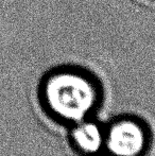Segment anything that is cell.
I'll return each mask as SVG.
<instances>
[{"label": "cell", "instance_id": "obj_1", "mask_svg": "<svg viewBox=\"0 0 155 156\" xmlns=\"http://www.w3.org/2000/svg\"><path fill=\"white\" fill-rule=\"evenodd\" d=\"M41 91L50 112L72 123L87 119L100 100V85L95 76L75 65L50 70L41 82Z\"/></svg>", "mask_w": 155, "mask_h": 156}, {"label": "cell", "instance_id": "obj_2", "mask_svg": "<svg viewBox=\"0 0 155 156\" xmlns=\"http://www.w3.org/2000/svg\"><path fill=\"white\" fill-rule=\"evenodd\" d=\"M148 132L134 119H120L104 133V147L112 156H140L147 149Z\"/></svg>", "mask_w": 155, "mask_h": 156}, {"label": "cell", "instance_id": "obj_3", "mask_svg": "<svg viewBox=\"0 0 155 156\" xmlns=\"http://www.w3.org/2000/svg\"><path fill=\"white\" fill-rule=\"evenodd\" d=\"M71 139L81 152L95 155L104 147V132L98 123L85 119L75 123Z\"/></svg>", "mask_w": 155, "mask_h": 156}]
</instances>
